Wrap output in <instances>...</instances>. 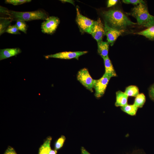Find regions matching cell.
I'll return each instance as SVG.
<instances>
[{
	"instance_id": "cell-25",
	"label": "cell",
	"mask_w": 154,
	"mask_h": 154,
	"mask_svg": "<svg viewBox=\"0 0 154 154\" xmlns=\"http://www.w3.org/2000/svg\"><path fill=\"white\" fill-rule=\"evenodd\" d=\"M122 1L126 4H130L137 5L145 2L142 0H123Z\"/></svg>"
},
{
	"instance_id": "cell-11",
	"label": "cell",
	"mask_w": 154,
	"mask_h": 154,
	"mask_svg": "<svg viewBox=\"0 0 154 154\" xmlns=\"http://www.w3.org/2000/svg\"><path fill=\"white\" fill-rule=\"evenodd\" d=\"M21 52L18 48L1 49L0 50V60L6 59L15 56Z\"/></svg>"
},
{
	"instance_id": "cell-17",
	"label": "cell",
	"mask_w": 154,
	"mask_h": 154,
	"mask_svg": "<svg viewBox=\"0 0 154 154\" xmlns=\"http://www.w3.org/2000/svg\"><path fill=\"white\" fill-rule=\"evenodd\" d=\"M52 140L50 137H47L43 144L40 147L38 154H48L49 151L51 149L50 144Z\"/></svg>"
},
{
	"instance_id": "cell-7",
	"label": "cell",
	"mask_w": 154,
	"mask_h": 154,
	"mask_svg": "<svg viewBox=\"0 0 154 154\" xmlns=\"http://www.w3.org/2000/svg\"><path fill=\"white\" fill-rule=\"evenodd\" d=\"M76 13V21L79 27L84 31L89 34L95 21L81 14L78 8Z\"/></svg>"
},
{
	"instance_id": "cell-31",
	"label": "cell",
	"mask_w": 154,
	"mask_h": 154,
	"mask_svg": "<svg viewBox=\"0 0 154 154\" xmlns=\"http://www.w3.org/2000/svg\"><path fill=\"white\" fill-rule=\"evenodd\" d=\"M60 1H61L62 2H69L71 3H72V4L73 3L72 2V1H70V0H61Z\"/></svg>"
},
{
	"instance_id": "cell-9",
	"label": "cell",
	"mask_w": 154,
	"mask_h": 154,
	"mask_svg": "<svg viewBox=\"0 0 154 154\" xmlns=\"http://www.w3.org/2000/svg\"><path fill=\"white\" fill-rule=\"evenodd\" d=\"M87 51H65L60 52L54 54L49 55L45 56L46 58H54L61 59H70L75 58L78 59L79 57L87 53Z\"/></svg>"
},
{
	"instance_id": "cell-13",
	"label": "cell",
	"mask_w": 154,
	"mask_h": 154,
	"mask_svg": "<svg viewBox=\"0 0 154 154\" xmlns=\"http://www.w3.org/2000/svg\"><path fill=\"white\" fill-rule=\"evenodd\" d=\"M128 97L124 92L120 90L117 91L116 92L115 106L122 107L128 104Z\"/></svg>"
},
{
	"instance_id": "cell-1",
	"label": "cell",
	"mask_w": 154,
	"mask_h": 154,
	"mask_svg": "<svg viewBox=\"0 0 154 154\" xmlns=\"http://www.w3.org/2000/svg\"><path fill=\"white\" fill-rule=\"evenodd\" d=\"M105 23L109 27L119 30L125 31L128 27L137 24L132 22L121 10L110 9L103 12Z\"/></svg>"
},
{
	"instance_id": "cell-3",
	"label": "cell",
	"mask_w": 154,
	"mask_h": 154,
	"mask_svg": "<svg viewBox=\"0 0 154 154\" xmlns=\"http://www.w3.org/2000/svg\"><path fill=\"white\" fill-rule=\"evenodd\" d=\"M6 15L12 21H28L36 20H45L48 17L44 10H39L32 11L20 12L7 10Z\"/></svg>"
},
{
	"instance_id": "cell-6",
	"label": "cell",
	"mask_w": 154,
	"mask_h": 154,
	"mask_svg": "<svg viewBox=\"0 0 154 154\" xmlns=\"http://www.w3.org/2000/svg\"><path fill=\"white\" fill-rule=\"evenodd\" d=\"M111 78L104 74L98 80H95L93 88L95 90L94 94L96 98H98L104 94Z\"/></svg>"
},
{
	"instance_id": "cell-30",
	"label": "cell",
	"mask_w": 154,
	"mask_h": 154,
	"mask_svg": "<svg viewBox=\"0 0 154 154\" xmlns=\"http://www.w3.org/2000/svg\"><path fill=\"white\" fill-rule=\"evenodd\" d=\"M57 153V150H52L50 149L49 151L48 154H56Z\"/></svg>"
},
{
	"instance_id": "cell-14",
	"label": "cell",
	"mask_w": 154,
	"mask_h": 154,
	"mask_svg": "<svg viewBox=\"0 0 154 154\" xmlns=\"http://www.w3.org/2000/svg\"><path fill=\"white\" fill-rule=\"evenodd\" d=\"M98 54L103 59L108 56L109 43L108 42L102 41L97 42Z\"/></svg>"
},
{
	"instance_id": "cell-22",
	"label": "cell",
	"mask_w": 154,
	"mask_h": 154,
	"mask_svg": "<svg viewBox=\"0 0 154 154\" xmlns=\"http://www.w3.org/2000/svg\"><path fill=\"white\" fill-rule=\"evenodd\" d=\"M66 140V137L64 135H62L56 141L55 144V149L56 150L61 148L63 146Z\"/></svg>"
},
{
	"instance_id": "cell-29",
	"label": "cell",
	"mask_w": 154,
	"mask_h": 154,
	"mask_svg": "<svg viewBox=\"0 0 154 154\" xmlns=\"http://www.w3.org/2000/svg\"><path fill=\"white\" fill-rule=\"evenodd\" d=\"M81 154H88V152L83 147L81 148Z\"/></svg>"
},
{
	"instance_id": "cell-20",
	"label": "cell",
	"mask_w": 154,
	"mask_h": 154,
	"mask_svg": "<svg viewBox=\"0 0 154 154\" xmlns=\"http://www.w3.org/2000/svg\"><path fill=\"white\" fill-rule=\"evenodd\" d=\"M146 100L145 97L143 93L139 94L135 97L133 104L139 108L142 107Z\"/></svg>"
},
{
	"instance_id": "cell-27",
	"label": "cell",
	"mask_w": 154,
	"mask_h": 154,
	"mask_svg": "<svg viewBox=\"0 0 154 154\" xmlns=\"http://www.w3.org/2000/svg\"><path fill=\"white\" fill-rule=\"evenodd\" d=\"M4 154H17L15 150L12 147H9L7 149Z\"/></svg>"
},
{
	"instance_id": "cell-18",
	"label": "cell",
	"mask_w": 154,
	"mask_h": 154,
	"mask_svg": "<svg viewBox=\"0 0 154 154\" xmlns=\"http://www.w3.org/2000/svg\"><path fill=\"white\" fill-rule=\"evenodd\" d=\"M122 111L131 116L135 115L137 111L138 108L134 105L127 104L126 105L121 107Z\"/></svg>"
},
{
	"instance_id": "cell-19",
	"label": "cell",
	"mask_w": 154,
	"mask_h": 154,
	"mask_svg": "<svg viewBox=\"0 0 154 154\" xmlns=\"http://www.w3.org/2000/svg\"><path fill=\"white\" fill-rule=\"evenodd\" d=\"M128 96L136 97L139 94L138 88L135 85H130L127 87L124 92Z\"/></svg>"
},
{
	"instance_id": "cell-24",
	"label": "cell",
	"mask_w": 154,
	"mask_h": 154,
	"mask_svg": "<svg viewBox=\"0 0 154 154\" xmlns=\"http://www.w3.org/2000/svg\"><path fill=\"white\" fill-rule=\"evenodd\" d=\"M5 32L13 34H20V33L15 25H10L7 28Z\"/></svg>"
},
{
	"instance_id": "cell-26",
	"label": "cell",
	"mask_w": 154,
	"mask_h": 154,
	"mask_svg": "<svg viewBox=\"0 0 154 154\" xmlns=\"http://www.w3.org/2000/svg\"><path fill=\"white\" fill-rule=\"evenodd\" d=\"M149 94L150 98L154 101V84L149 88Z\"/></svg>"
},
{
	"instance_id": "cell-21",
	"label": "cell",
	"mask_w": 154,
	"mask_h": 154,
	"mask_svg": "<svg viewBox=\"0 0 154 154\" xmlns=\"http://www.w3.org/2000/svg\"><path fill=\"white\" fill-rule=\"evenodd\" d=\"M18 29L25 33H27V26L25 21H16L15 24Z\"/></svg>"
},
{
	"instance_id": "cell-10",
	"label": "cell",
	"mask_w": 154,
	"mask_h": 154,
	"mask_svg": "<svg viewBox=\"0 0 154 154\" xmlns=\"http://www.w3.org/2000/svg\"><path fill=\"white\" fill-rule=\"evenodd\" d=\"M105 35L107 37L108 42L112 46L117 38L124 32V30H119L109 27L105 23Z\"/></svg>"
},
{
	"instance_id": "cell-15",
	"label": "cell",
	"mask_w": 154,
	"mask_h": 154,
	"mask_svg": "<svg viewBox=\"0 0 154 154\" xmlns=\"http://www.w3.org/2000/svg\"><path fill=\"white\" fill-rule=\"evenodd\" d=\"M12 20L9 17H0V35L5 32L8 27L11 25Z\"/></svg>"
},
{
	"instance_id": "cell-8",
	"label": "cell",
	"mask_w": 154,
	"mask_h": 154,
	"mask_svg": "<svg viewBox=\"0 0 154 154\" xmlns=\"http://www.w3.org/2000/svg\"><path fill=\"white\" fill-rule=\"evenodd\" d=\"M89 34L97 42L102 41L103 38L105 35V28L100 18L95 21Z\"/></svg>"
},
{
	"instance_id": "cell-28",
	"label": "cell",
	"mask_w": 154,
	"mask_h": 154,
	"mask_svg": "<svg viewBox=\"0 0 154 154\" xmlns=\"http://www.w3.org/2000/svg\"><path fill=\"white\" fill-rule=\"evenodd\" d=\"M118 1L117 0H109L108 2L107 7H110L115 5Z\"/></svg>"
},
{
	"instance_id": "cell-4",
	"label": "cell",
	"mask_w": 154,
	"mask_h": 154,
	"mask_svg": "<svg viewBox=\"0 0 154 154\" xmlns=\"http://www.w3.org/2000/svg\"><path fill=\"white\" fill-rule=\"evenodd\" d=\"M78 80L87 89L92 92L95 80L90 76L88 70L83 68L78 73L77 77Z\"/></svg>"
},
{
	"instance_id": "cell-23",
	"label": "cell",
	"mask_w": 154,
	"mask_h": 154,
	"mask_svg": "<svg viewBox=\"0 0 154 154\" xmlns=\"http://www.w3.org/2000/svg\"><path fill=\"white\" fill-rule=\"evenodd\" d=\"M31 0H6L5 3H6L12 4L14 5H18L26 3L31 1Z\"/></svg>"
},
{
	"instance_id": "cell-5",
	"label": "cell",
	"mask_w": 154,
	"mask_h": 154,
	"mask_svg": "<svg viewBox=\"0 0 154 154\" xmlns=\"http://www.w3.org/2000/svg\"><path fill=\"white\" fill-rule=\"evenodd\" d=\"M60 22L58 18L52 16L48 17L43 22L41 25L42 32L51 34L56 30Z\"/></svg>"
},
{
	"instance_id": "cell-12",
	"label": "cell",
	"mask_w": 154,
	"mask_h": 154,
	"mask_svg": "<svg viewBox=\"0 0 154 154\" xmlns=\"http://www.w3.org/2000/svg\"><path fill=\"white\" fill-rule=\"evenodd\" d=\"M103 59L105 69L104 74L111 78L117 76V74L108 56Z\"/></svg>"
},
{
	"instance_id": "cell-16",
	"label": "cell",
	"mask_w": 154,
	"mask_h": 154,
	"mask_svg": "<svg viewBox=\"0 0 154 154\" xmlns=\"http://www.w3.org/2000/svg\"><path fill=\"white\" fill-rule=\"evenodd\" d=\"M134 34L143 36L151 40H154V26Z\"/></svg>"
},
{
	"instance_id": "cell-2",
	"label": "cell",
	"mask_w": 154,
	"mask_h": 154,
	"mask_svg": "<svg viewBox=\"0 0 154 154\" xmlns=\"http://www.w3.org/2000/svg\"><path fill=\"white\" fill-rule=\"evenodd\" d=\"M131 15L136 19L139 25L147 28L154 26V16L149 13L145 3H140L133 7Z\"/></svg>"
}]
</instances>
